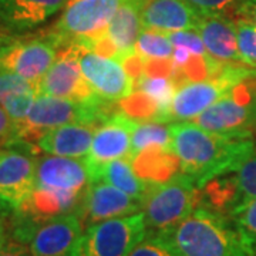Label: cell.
I'll list each match as a JSON object with an SVG mask.
<instances>
[{
	"mask_svg": "<svg viewBox=\"0 0 256 256\" xmlns=\"http://www.w3.org/2000/svg\"><path fill=\"white\" fill-rule=\"evenodd\" d=\"M170 130L172 151L181 171L200 190L210 181L236 171L256 151L254 137L214 134L191 121L174 122Z\"/></svg>",
	"mask_w": 256,
	"mask_h": 256,
	"instance_id": "obj_1",
	"label": "cell"
},
{
	"mask_svg": "<svg viewBox=\"0 0 256 256\" xmlns=\"http://www.w3.org/2000/svg\"><path fill=\"white\" fill-rule=\"evenodd\" d=\"M90 185L86 158L42 156L36 161L34 190L23 208L18 210L30 224H42L80 210Z\"/></svg>",
	"mask_w": 256,
	"mask_h": 256,
	"instance_id": "obj_2",
	"label": "cell"
},
{
	"mask_svg": "<svg viewBox=\"0 0 256 256\" xmlns=\"http://www.w3.org/2000/svg\"><path fill=\"white\" fill-rule=\"evenodd\" d=\"M181 256H252L222 214L198 206L168 232Z\"/></svg>",
	"mask_w": 256,
	"mask_h": 256,
	"instance_id": "obj_3",
	"label": "cell"
},
{
	"mask_svg": "<svg viewBox=\"0 0 256 256\" xmlns=\"http://www.w3.org/2000/svg\"><path fill=\"white\" fill-rule=\"evenodd\" d=\"M107 102H74L37 94L28 118L14 130L13 144L36 146V141L48 130L66 124H87L98 127L110 116Z\"/></svg>",
	"mask_w": 256,
	"mask_h": 256,
	"instance_id": "obj_4",
	"label": "cell"
},
{
	"mask_svg": "<svg viewBox=\"0 0 256 256\" xmlns=\"http://www.w3.org/2000/svg\"><path fill=\"white\" fill-rule=\"evenodd\" d=\"M200 188L188 175L175 174L160 182H150L142 214L146 232H171L196 208Z\"/></svg>",
	"mask_w": 256,
	"mask_h": 256,
	"instance_id": "obj_5",
	"label": "cell"
},
{
	"mask_svg": "<svg viewBox=\"0 0 256 256\" xmlns=\"http://www.w3.org/2000/svg\"><path fill=\"white\" fill-rule=\"evenodd\" d=\"M63 43L52 30L0 34V68L18 74L34 86L53 66Z\"/></svg>",
	"mask_w": 256,
	"mask_h": 256,
	"instance_id": "obj_6",
	"label": "cell"
},
{
	"mask_svg": "<svg viewBox=\"0 0 256 256\" xmlns=\"http://www.w3.org/2000/svg\"><path fill=\"white\" fill-rule=\"evenodd\" d=\"M122 0H68L60 18L50 28L64 44L92 50L107 34V28Z\"/></svg>",
	"mask_w": 256,
	"mask_h": 256,
	"instance_id": "obj_7",
	"label": "cell"
},
{
	"mask_svg": "<svg viewBox=\"0 0 256 256\" xmlns=\"http://www.w3.org/2000/svg\"><path fill=\"white\" fill-rule=\"evenodd\" d=\"M142 212L88 225L77 242L74 256H130L146 238Z\"/></svg>",
	"mask_w": 256,
	"mask_h": 256,
	"instance_id": "obj_8",
	"label": "cell"
},
{
	"mask_svg": "<svg viewBox=\"0 0 256 256\" xmlns=\"http://www.w3.org/2000/svg\"><path fill=\"white\" fill-rule=\"evenodd\" d=\"M256 74L254 70L225 66L218 76L182 84L171 100L165 122L190 121L228 94L236 84Z\"/></svg>",
	"mask_w": 256,
	"mask_h": 256,
	"instance_id": "obj_9",
	"label": "cell"
},
{
	"mask_svg": "<svg viewBox=\"0 0 256 256\" xmlns=\"http://www.w3.org/2000/svg\"><path fill=\"white\" fill-rule=\"evenodd\" d=\"M254 88L245 80L195 118L204 130L226 137H254Z\"/></svg>",
	"mask_w": 256,
	"mask_h": 256,
	"instance_id": "obj_10",
	"label": "cell"
},
{
	"mask_svg": "<svg viewBox=\"0 0 256 256\" xmlns=\"http://www.w3.org/2000/svg\"><path fill=\"white\" fill-rule=\"evenodd\" d=\"M28 144L0 148V210L18 212L30 200L36 182V161Z\"/></svg>",
	"mask_w": 256,
	"mask_h": 256,
	"instance_id": "obj_11",
	"label": "cell"
},
{
	"mask_svg": "<svg viewBox=\"0 0 256 256\" xmlns=\"http://www.w3.org/2000/svg\"><path fill=\"white\" fill-rule=\"evenodd\" d=\"M74 46L82 74L100 100L112 104L132 96L134 80L122 63L80 44Z\"/></svg>",
	"mask_w": 256,
	"mask_h": 256,
	"instance_id": "obj_12",
	"label": "cell"
},
{
	"mask_svg": "<svg viewBox=\"0 0 256 256\" xmlns=\"http://www.w3.org/2000/svg\"><path fill=\"white\" fill-rule=\"evenodd\" d=\"M38 94L74 101V102H104L92 92L82 74L76 46L64 44L53 66L37 86Z\"/></svg>",
	"mask_w": 256,
	"mask_h": 256,
	"instance_id": "obj_13",
	"label": "cell"
},
{
	"mask_svg": "<svg viewBox=\"0 0 256 256\" xmlns=\"http://www.w3.org/2000/svg\"><path fill=\"white\" fill-rule=\"evenodd\" d=\"M138 120L127 112H114L101 122L94 131L92 148L86 162L88 166L100 165L112 160L130 158L132 132Z\"/></svg>",
	"mask_w": 256,
	"mask_h": 256,
	"instance_id": "obj_14",
	"label": "cell"
},
{
	"mask_svg": "<svg viewBox=\"0 0 256 256\" xmlns=\"http://www.w3.org/2000/svg\"><path fill=\"white\" fill-rule=\"evenodd\" d=\"M78 210L82 222L88 226L102 220L137 214L142 210V202L110 184L92 181Z\"/></svg>",
	"mask_w": 256,
	"mask_h": 256,
	"instance_id": "obj_15",
	"label": "cell"
},
{
	"mask_svg": "<svg viewBox=\"0 0 256 256\" xmlns=\"http://www.w3.org/2000/svg\"><path fill=\"white\" fill-rule=\"evenodd\" d=\"M78 214L60 215L38 224L28 236L32 256H74L82 236Z\"/></svg>",
	"mask_w": 256,
	"mask_h": 256,
	"instance_id": "obj_16",
	"label": "cell"
},
{
	"mask_svg": "<svg viewBox=\"0 0 256 256\" xmlns=\"http://www.w3.org/2000/svg\"><path fill=\"white\" fill-rule=\"evenodd\" d=\"M195 30L210 58L224 66L242 64L235 20L225 14H202Z\"/></svg>",
	"mask_w": 256,
	"mask_h": 256,
	"instance_id": "obj_17",
	"label": "cell"
},
{
	"mask_svg": "<svg viewBox=\"0 0 256 256\" xmlns=\"http://www.w3.org/2000/svg\"><path fill=\"white\" fill-rule=\"evenodd\" d=\"M200 18L185 0H146L141 13L142 28L162 33L195 30Z\"/></svg>",
	"mask_w": 256,
	"mask_h": 256,
	"instance_id": "obj_18",
	"label": "cell"
},
{
	"mask_svg": "<svg viewBox=\"0 0 256 256\" xmlns=\"http://www.w3.org/2000/svg\"><path fill=\"white\" fill-rule=\"evenodd\" d=\"M68 0H0V23L14 33L42 26Z\"/></svg>",
	"mask_w": 256,
	"mask_h": 256,
	"instance_id": "obj_19",
	"label": "cell"
},
{
	"mask_svg": "<svg viewBox=\"0 0 256 256\" xmlns=\"http://www.w3.org/2000/svg\"><path fill=\"white\" fill-rule=\"evenodd\" d=\"M96 126L66 124L52 128L36 141L38 151L48 156L86 158L92 148Z\"/></svg>",
	"mask_w": 256,
	"mask_h": 256,
	"instance_id": "obj_20",
	"label": "cell"
},
{
	"mask_svg": "<svg viewBox=\"0 0 256 256\" xmlns=\"http://www.w3.org/2000/svg\"><path fill=\"white\" fill-rule=\"evenodd\" d=\"M146 0H122L107 28V38L117 50V60L124 63L136 54V43L141 34V13Z\"/></svg>",
	"mask_w": 256,
	"mask_h": 256,
	"instance_id": "obj_21",
	"label": "cell"
},
{
	"mask_svg": "<svg viewBox=\"0 0 256 256\" xmlns=\"http://www.w3.org/2000/svg\"><path fill=\"white\" fill-rule=\"evenodd\" d=\"M88 171L90 182L101 181L110 184L138 201H144L150 182L138 174L134 164L128 158L112 160L100 165H92L88 166Z\"/></svg>",
	"mask_w": 256,
	"mask_h": 256,
	"instance_id": "obj_22",
	"label": "cell"
},
{
	"mask_svg": "<svg viewBox=\"0 0 256 256\" xmlns=\"http://www.w3.org/2000/svg\"><path fill=\"white\" fill-rule=\"evenodd\" d=\"M214 181L224 186L222 191L230 204V210L256 198V151L236 171Z\"/></svg>",
	"mask_w": 256,
	"mask_h": 256,
	"instance_id": "obj_23",
	"label": "cell"
},
{
	"mask_svg": "<svg viewBox=\"0 0 256 256\" xmlns=\"http://www.w3.org/2000/svg\"><path fill=\"white\" fill-rule=\"evenodd\" d=\"M151 151L174 154L170 126H164V122H156V121H146V122L138 121L132 132L131 151L128 160L132 162L140 156Z\"/></svg>",
	"mask_w": 256,
	"mask_h": 256,
	"instance_id": "obj_24",
	"label": "cell"
},
{
	"mask_svg": "<svg viewBox=\"0 0 256 256\" xmlns=\"http://www.w3.org/2000/svg\"><path fill=\"white\" fill-rule=\"evenodd\" d=\"M136 53L146 62L172 60L174 44L171 43L168 33L144 28L136 43Z\"/></svg>",
	"mask_w": 256,
	"mask_h": 256,
	"instance_id": "obj_25",
	"label": "cell"
},
{
	"mask_svg": "<svg viewBox=\"0 0 256 256\" xmlns=\"http://www.w3.org/2000/svg\"><path fill=\"white\" fill-rule=\"evenodd\" d=\"M230 222L248 252L256 256V198L230 210Z\"/></svg>",
	"mask_w": 256,
	"mask_h": 256,
	"instance_id": "obj_26",
	"label": "cell"
},
{
	"mask_svg": "<svg viewBox=\"0 0 256 256\" xmlns=\"http://www.w3.org/2000/svg\"><path fill=\"white\" fill-rule=\"evenodd\" d=\"M130 256H181L168 232H146V238L138 244Z\"/></svg>",
	"mask_w": 256,
	"mask_h": 256,
	"instance_id": "obj_27",
	"label": "cell"
},
{
	"mask_svg": "<svg viewBox=\"0 0 256 256\" xmlns=\"http://www.w3.org/2000/svg\"><path fill=\"white\" fill-rule=\"evenodd\" d=\"M37 94H38V92H37V88H34V90H30V92H20V94H16V96H12V97L6 98L0 104L4 108V111L8 112L9 118L12 120L14 130L18 126H22L23 121L28 118V112H30L37 98Z\"/></svg>",
	"mask_w": 256,
	"mask_h": 256,
	"instance_id": "obj_28",
	"label": "cell"
},
{
	"mask_svg": "<svg viewBox=\"0 0 256 256\" xmlns=\"http://www.w3.org/2000/svg\"><path fill=\"white\" fill-rule=\"evenodd\" d=\"M236 22L238 50L242 64L256 68V26L244 18Z\"/></svg>",
	"mask_w": 256,
	"mask_h": 256,
	"instance_id": "obj_29",
	"label": "cell"
},
{
	"mask_svg": "<svg viewBox=\"0 0 256 256\" xmlns=\"http://www.w3.org/2000/svg\"><path fill=\"white\" fill-rule=\"evenodd\" d=\"M34 88H37V86L28 82L26 78L20 77L18 74L0 68V104L12 96L30 92Z\"/></svg>",
	"mask_w": 256,
	"mask_h": 256,
	"instance_id": "obj_30",
	"label": "cell"
},
{
	"mask_svg": "<svg viewBox=\"0 0 256 256\" xmlns=\"http://www.w3.org/2000/svg\"><path fill=\"white\" fill-rule=\"evenodd\" d=\"M168 37L174 47H185L195 56H208L201 36L196 33V30L174 32V33H168Z\"/></svg>",
	"mask_w": 256,
	"mask_h": 256,
	"instance_id": "obj_31",
	"label": "cell"
},
{
	"mask_svg": "<svg viewBox=\"0 0 256 256\" xmlns=\"http://www.w3.org/2000/svg\"><path fill=\"white\" fill-rule=\"evenodd\" d=\"M200 14H226L238 6V0H185Z\"/></svg>",
	"mask_w": 256,
	"mask_h": 256,
	"instance_id": "obj_32",
	"label": "cell"
},
{
	"mask_svg": "<svg viewBox=\"0 0 256 256\" xmlns=\"http://www.w3.org/2000/svg\"><path fill=\"white\" fill-rule=\"evenodd\" d=\"M13 132H14L13 122L4 108L0 106V148L9 146L13 138Z\"/></svg>",
	"mask_w": 256,
	"mask_h": 256,
	"instance_id": "obj_33",
	"label": "cell"
},
{
	"mask_svg": "<svg viewBox=\"0 0 256 256\" xmlns=\"http://www.w3.org/2000/svg\"><path fill=\"white\" fill-rule=\"evenodd\" d=\"M0 256H32V252H30V248L23 245L22 242L10 240L4 244Z\"/></svg>",
	"mask_w": 256,
	"mask_h": 256,
	"instance_id": "obj_34",
	"label": "cell"
},
{
	"mask_svg": "<svg viewBox=\"0 0 256 256\" xmlns=\"http://www.w3.org/2000/svg\"><path fill=\"white\" fill-rule=\"evenodd\" d=\"M236 13L239 18H244L256 26V3L246 0L244 4H239L236 8Z\"/></svg>",
	"mask_w": 256,
	"mask_h": 256,
	"instance_id": "obj_35",
	"label": "cell"
},
{
	"mask_svg": "<svg viewBox=\"0 0 256 256\" xmlns=\"http://www.w3.org/2000/svg\"><path fill=\"white\" fill-rule=\"evenodd\" d=\"M254 136H255L256 141V84L254 88Z\"/></svg>",
	"mask_w": 256,
	"mask_h": 256,
	"instance_id": "obj_36",
	"label": "cell"
},
{
	"mask_svg": "<svg viewBox=\"0 0 256 256\" xmlns=\"http://www.w3.org/2000/svg\"><path fill=\"white\" fill-rule=\"evenodd\" d=\"M4 244H6V239H4V230H3V226L0 225V252H2V249L4 246Z\"/></svg>",
	"mask_w": 256,
	"mask_h": 256,
	"instance_id": "obj_37",
	"label": "cell"
},
{
	"mask_svg": "<svg viewBox=\"0 0 256 256\" xmlns=\"http://www.w3.org/2000/svg\"><path fill=\"white\" fill-rule=\"evenodd\" d=\"M8 30H9V28H4V26H3V24L0 23V34H2V33H4V32H8ZM10 32H12V30H10Z\"/></svg>",
	"mask_w": 256,
	"mask_h": 256,
	"instance_id": "obj_38",
	"label": "cell"
},
{
	"mask_svg": "<svg viewBox=\"0 0 256 256\" xmlns=\"http://www.w3.org/2000/svg\"><path fill=\"white\" fill-rule=\"evenodd\" d=\"M248 2H254V3H256V0H248Z\"/></svg>",
	"mask_w": 256,
	"mask_h": 256,
	"instance_id": "obj_39",
	"label": "cell"
}]
</instances>
